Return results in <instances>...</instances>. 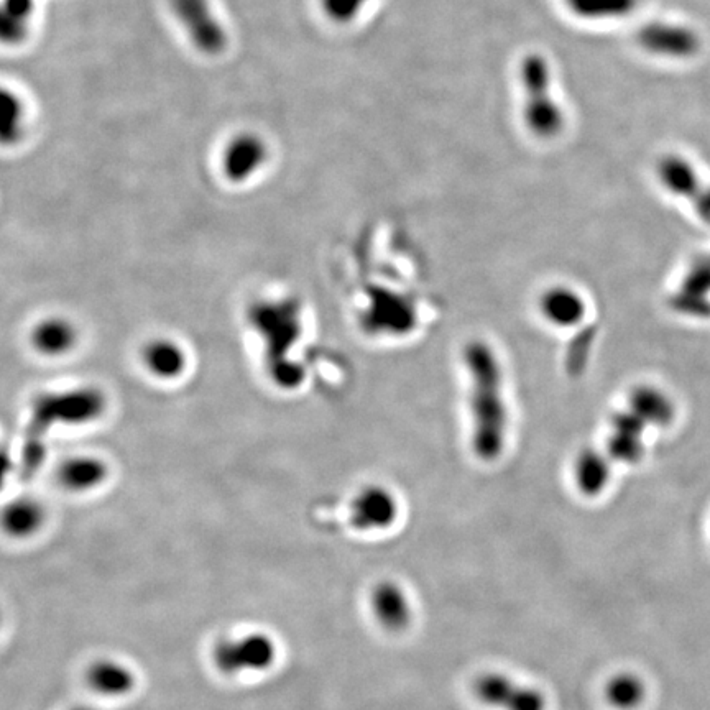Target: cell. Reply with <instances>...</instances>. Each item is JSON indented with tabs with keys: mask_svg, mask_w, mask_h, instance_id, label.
<instances>
[{
	"mask_svg": "<svg viewBox=\"0 0 710 710\" xmlns=\"http://www.w3.org/2000/svg\"><path fill=\"white\" fill-rule=\"evenodd\" d=\"M349 513L357 530L382 531L397 523L400 507L390 490L382 485H367L352 498Z\"/></svg>",
	"mask_w": 710,
	"mask_h": 710,
	"instance_id": "obj_5",
	"label": "cell"
},
{
	"mask_svg": "<svg viewBox=\"0 0 710 710\" xmlns=\"http://www.w3.org/2000/svg\"><path fill=\"white\" fill-rule=\"evenodd\" d=\"M370 604L377 622L390 632H403L413 622L410 595L398 582H379L372 591Z\"/></svg>",
	"mask_w": 710,
	"mask_h": 710,
	"instance_id": "obj_8",
	"label": "cell"
},
{
	"mask_svg": "<svg viewBox=\"0 0 710 710\" xmlns=\"http://www.w3.org/2000/svg\"><path fill=\"white\" fill-rule=\"evenodd\" d=\"M569 9L584 19H617L627 15L637 0H564Z\"/></svg>",
	"mask_w": 710,
	"mask_h": 710,
	"instance_id": "obj_18",
	"label": "cell"
},
{
	"mask_svg": "<svg viewBox=\"0 0 710 710\" xmlns=\"http://www.w3.org/2000/svg\"><path fill=\"white\" fill-rule=\"evenodd\" d=\"M45 510L33 498H17L5 508V530L14 536H30L43 525Z\"/></svg>",
	"mask_w": 710,
	"mask_h": 710,
	"instance_id": "obj_15",
	"label": "cell"
},
{
	"mask_svg": "<svg viewBox=\"0 0 710 710\" xmlns=\"http://www.w3.org/2000/svg\"><path fill=\"white\" fill-rule=\"evenodd\" d=\"M171 7L198 50L217 55L226 48V32L214 17L208 0H171Z\"/></svg>",
	"mask_w": 710,
	"mask_h": 710,
	"instance_id": "obj_4",
	"label": "cell"
},
{
	"mask_svg": "<svg viewBox=\"0 0 710 710\" xmlns=\"http://www.w3.org/2000/svg\"><path fill=\"white\" fill-rule=\"evenodd\" d=\"M605 699L617 710H637L645 704L648 686L640 674L632 671L617 673L607 681Z\"/></svg>",
	"mask_w": 710,
	"mask_h": 710,
	"instance_id": "obj_14",
	"label": "cell"
},
{
	"mask_svg": "<svg viewBox=\"0 0 710 710\" xmlns=\"http://www.w3.org/2000/svg\"><path fill=\"white\" fill-rule=\"evenodd\" d=\"M464 364L469 379L472 449L480 459L495 461L502 456L508 433L502 364L484 341H472L466 347Z\"/></svg>",
	"mask_w": 710,
	"mask_h": 710,
	"instance_id": "obj_1",
	"label": "cell"
},
{
	"mask_svg": "<svg viewBox=\"0 0 710 710\" xmlns=\"http://www.w3.org/2000/svg\"><path fill=\"white\" fill-rule=\"evenodd\" d=\"M139 357L143 370L160 382L181 379L188 369L185 346L171 337H150L140 347Z\"/></svg>",
	"mask_w": 710,
	"mask_h": 710,
	"instance_id": "obj_6",
	"label": "cell"
},
{
	"mask_svg": "<svg viewBox=\"0 0 710 710\" xmlns=\"http://www.w3.org/2000/svg\"><path fill=\"white\" fill-rule=\"evenodd\" d=\"M369 0H323L324 12L336 22H349Z\"/></svg>",
	"mask_w": 710,
	"mask_h": 710,
	"instance_id": "obj_21",
	"label": "cell"
},
{
	"mask_svg": "<svg viewBox=\"0 0 710 710\" xmlns=\"http://www.w3.org/2000/svg\"><path fill=\"white\" fill-rule=\"evenodd\" d=\"M474 694L477 701L490 709L548 710L545 692L505 673L480 674L475 679Z\"/></svg>",
	"mask_w": 710,
	"mask_h": 710,
	"instance_id": "obj_3",
	"label": "cell"
},
{
	"mask_svg": "<svg viewBox=\"0 0 710 710\" xmlns=\"http://www.w3.org/2000/svg\"><path fill=\"white\" fill-rule=\"evenodd\" d=\"M267 158L265 143L255 135H239L224 152V173L231 181H245L259 170Z\"/></svg>",
	"mask_w": 710,
	"mask_h": 710,
	"instance_id": "obj_11",
	"label": "cell"
},
{
	"mask_svg": "<svg viewBox=\"0 0 710 710\" xmlns=\"http://www.w3.org/2000/svg\"><path fill=\"white\" fill-rule=\"evenodd\" d=\"M30 346L45 359H61L78 347L79 329L65 316L38 319L28 334Z\"/></svg>",
	"mask_w": 710,
	"mask_h": 710,
	"instance_id": "obj_7",
	"label": "cell"
},
{
	"mask_svg": "<svg viewBox=\"0 0 710 710\" xmlns=\"http://www.w3.org/2000/svg\"><path fill=\"white\" fill-rule=\"evenodd\" d=\"M89 683L102 694H124L132 687V674L120 664L102 661L89 671Z\"/></svg>",
	"mask_w": 710,
	"mask_h": 710,
	"instance_id": "obj_17",
	"label": "cell"
},
{
	"mask_svg": "<svg viewBox=\"0 0 710 710\" xmlns=\"http://www.w3.org/2000/svg\"><path fill=\"white\" fill-rule=\"evenodd\" d=\"M216 658L224 671L265 668L273 660V646L267 638L255 635V637L222 645L217 651Z\"/></svg>",
	"mask_w": 710,
	"mask_h": 710,
	"instance_id": "obj_12",
	"label": "cell"
},
{
	"mask_svg": "<svg viewBox=\"0 0 710 710\" xmlns=\"http://www.w3.org/2000/svg\"><path fill=\"white\" fill-rule=\"evenodd\" d=\"M521 86L525 93V120L533 134L549 139L563 129V112L551 94L546 61L530 55L521 63Z\"/></svg>",
	"mask_w": 710,
	"mask_h": 710,
	"instance_id": "obj_2",
	"label": "cell"
},
{
	"mask_svg": "<svg viewBox=\"0 0 710 710\" xmlns=\"http://www.w3.org/2000/svg\"><path fill=\"white\" fill-rule=\"evenodd\" d=\"M541 313L554 326H574L586 314V301L569 286H554L541 296Z\"/></svg>",
	"mask_w": 710,
	"mask_h": 710,
	"instance_id": "obj_13",
	"label": "cell"
},
{
	"mask_svg": "<svg viewBox=\"0 0 710 710\" xmlns=\"http://www.w3.org/2000/svg\"><path fill=\"white\" fill-rule=\"evenodd\" d=\"M0 135L2 142L10 143L19 139L22 134V104L14 94L4 91L2 94V107H0Z\"/></svg>",
	"mask_w": 710,
	"mask_h": 710,
	"instance_id": "obj_20",
	"label": "cell"
},
{
	"mask_svg": "<svg viewBox=\"0 0 710 710\" xmlns=\"http://www.w3.org/2000/svg\"><path fill=\"white\" fill-rule=\"evenodd\" d=\"M107 474V464L101 457L76 454L63 459L56 471V479L63 489L74 494H84L104 484Z\"/></svg>",
	"mask_w": 710,
	"mask_h": 710,
	"instance_id": "obj_9",
	"label": "cell"
},
{
	"mask_svg": "<svg viewBox=\"0 0 710 710\" xmlns=\"http://www.w3.org/2000/svg\"><path fill=\"white\" fill-rule=\"evenodd\" d=\"M641 47L656 55L684 58L694 55L699 48V40L691 30L679 25L653 24L641 30L638 35Z\"/></svg>",
	"mask_w": 710,
	"mask_h": 710,
	"instance_id": "obj_10",
	"label": "cell"
},
{
	"mask_svg": "<svg viewBox=\"0 0 710 710\" xmlns=\"http://www.w3.org/2000/svg\"><path fill=\"white\" fill-rule=\"evenodd\" d=\"M574 477H576L577 489H581L582 494L589 497L599 495L609 484V461L600 456L599 452H586L576 462Z\"/></svg>",
	"mask_w": 710,
	"mask_h": 710,
	"instance_id": "obj_16",
	"label": "cell"
},
{
	"mask_svg": "<svg viewBox=\"0 0 710 710\" xmlns=\"http://www.w3.org/2000/svg\"><path fill=\"white\" fill-rule=\"evenodd\" d=\"M30 14H32V0H4V14H2L4 42H19L24 38Z\"/></svg>",
	"mask_w": 710,
	"mask_h": 710,
	"instance_id": "obj_19",
	"label": "cell"
}]
</instances>
